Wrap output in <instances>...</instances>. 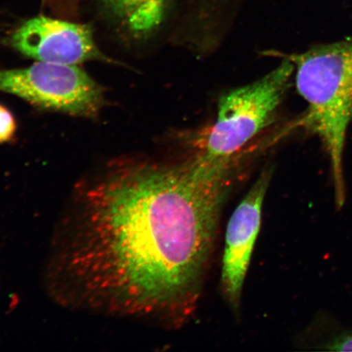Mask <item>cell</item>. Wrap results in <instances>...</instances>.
I'll use <instances>...</instances> for the list:
<instances>
[{"mask_svg":"<svg viewBox=\"0 0 352 352\" xmlns=\"http://www.w3.org/2000/svg\"><path fill=\"white\" fill-rule=\"evenodd\" d=\"M320 350L352 351V329L338 330L329 333L327 338L316 343Z\"/></svg>","mask_w":352,"mask_h":352,"instance_id":"cell-8","label":"cell"},{"mask_svg":"<svg viewBox=\"0 0 352 352\" xmlns=\"http://www.w3.org/2000/svg\"><path fill=\"white\" fill-rule=\"evenodd\" d=\"M220 98L212 124L192 140L190 149L212 160L244 157L257 147L258 138L274 122L290 85L292 61Z\"/></svg>","mask_w":352,"mask_h":352,"instance_id":"cell-3","label":"cell"},{"mask_svg":"<svg viewBox=\"0 0 352 352\" xmlns=\"http://www.w3.org/2000/svg\"><path fill=\"white\" fill-rule=\"evenodd\" d=\"M272 173L274 169L270 166L263 170L228 223L221 283L224 296L234 308L239 306L250 258L261 230L264 198Z\"/></svg>","mask_w":352,"mask_h":352,"instance_id":"cell-6","label":"cell"},{"mask_svg":"<svg viewBox=\"0 0 352 352\" xmlns=\"http://www.w3.org/2000/svg\"><path fill=\"white\" fill-rule=\"evenodd\" d=\"M17 129L14 116L10 109L0 104V144L10 142Z\"/></svg>","mask_w":352,"mask_h":352,"instance_id":"cell-9","label":"cell"},{"mask_svg":"<svg viewBox=\"0 0 352 352\" xmlns=\"http://www.w3.org/2000/svg\"><path fill=\"white\" fill-rule=\"evenodd\" d=\"M0 91L82 118L98 116L104 104L102 87L76 65L37 61L29 67L0 69Z\"/></svg>","mask_w":352,"mask_h":352,"instance_id":"cell-4","label":"cell"},{"mask_svg":"<svg viewBox=\"0 0 352 352\" xmlns=\"http://www.w3.org/2000/svg\"><path fill=\"white\" fill-rule=\"evenodd\" d=\"M292 61L296 87L307 103L305 116L296 126L316 134L331 162L338 208L345 202L342 157L347 129L352 122V36L316 46L300 54L267 51Z\"/></svg>","mask_w":352,"mask_h":352,"instance_id":"cell-2","label":"cell"},{"mask_svg":"<svg viewBox=\"0 0 352 352\" xmlns=\"http://www.w3.org/2000/svg\"><path fill=\"white\" fill-rule=\"evenodd\" d=\"M240 170L192 151L110 162L79 192L65 249L81 296L122 314L188 315Z\"/></svg>","mask_w":352,"mask_h":352,"instance_id":"cell-1","label":"cell"},{"mask_svg":"<svg viewBox=\"0 0 352 352\" xmlns=\"http://www.w3.org/2000/svg\"><path fill=\"white\" fill-rule=\"evenodd\" d=\"M10 43L21 54L42 63L76 65L90 60L112 61L96 45L90 26L47 16L23 22Z\"/></svg>","mask_w":352,"mask_h":352,"instance_id":"cell-5","label":"cell"},{"mask_svg":"<svg viewBox=\"0 0 352 352\" xmlns=\"http://www.w3.org/2000/svg\"><path fill=\"white\" fill-rule=\"evenodd\" d=\"M105 8L134 37L149 36L160 28L169 0H101Z\"/></svg>","mask_w":352,"mask_h":352,"instance_id":"cell-7","label":"cell"}]
</instances>
